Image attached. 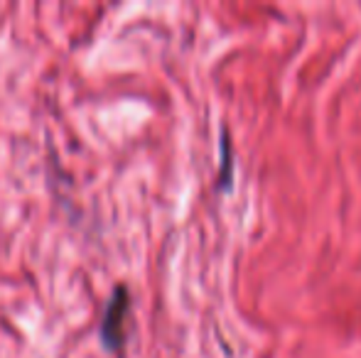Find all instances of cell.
<instances>
[{
	"label": "cell",
	"instance_id": "1",
	"mask_svg": "<svg viewBox=\"0 0 361 358\" xmlns=\"http://www.w3.org/2000/svg\"><path fill=\"white\" fill-rule=\"evenodd\" d=\"M130 309V292L123 282L111 290V297L106 302V309L101 314L99 324V341L104 344V349L109 351H121L126 344V319H128Z\"/></svg>",
	"mask_w": 361,
	"mask_h": 358
}]
</instances>
